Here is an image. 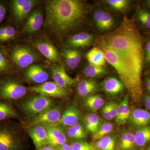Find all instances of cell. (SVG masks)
Masks as SVG:
<instances>
[{
    "instance_id": "cell-1",
    "label": "cell",
    "mask_w": 150,
    "mask_h": 150,
    "mask_svg": "<svg viewBox=\"0 0 150 150\" xmlns=\"http://www.w3.org/2000/svg\"><path fill=\"white\" fill-rule=\"evenodd\" d=\"M117 52L137 81L142 83L143 51L142 38L134 23L125 18L114 31L100 38Z\"/></svg>"
},
{
    "instance_id": "cell-2",
    "label": "cell",
    "mask_w": 150,
    "mask_h": 150,
    "mask_svg": "<svg viewBox=\"0 0 150 150\" xmlns=\"http://www.w3.org/2000/svg\"><path fill=\"white\" fill-rule=\"evenodd\" d=\"M86 10L78 0H50L46 2L45 25L56 35L74 29L83 20Z\"/></svg>"
},
{
    "instance_id": "cell-3",
    "label": "cell",
    "mask_w": 150,
    "mask_h": 150,
    "mask_svg": "<svg viewBox=\"0 0 150 150\" xmlns=\"http://www.w3.org/2000/svg\"><path fill=\"white\" fill-rule=\"evenodd\" d=\"M100 45L104 51L106 62L116 70L131 99L134 102H139L143 95L142 85L136 81L117 52L105 44L100 43Z\"/></svg>"
},
{
    "instance_id": "cell-4",
    "label": "cell",
    "mask_w": 150,
    "mask_h": 150,
    "mask_svg": "<svg viewBox=\"0 0 150 150\" xmlns=\"http://www.w3.org/2000/svg\"><path fill=\"white\" fill-rule=\"evenodd\" d=\"M23 144L17 129L11 124L0 122V150H23Z\"/></svg>"
},
{
    "instance_id": "cell-5",
    "label": "cell",
    "mask_w": 150,
    "mask_h": 150,
    "mask_svg": "<svg viewBox=\"0 0 150 150\" xmlns=\"http://www.w3.org/2000/svg\"><path fill=\"white\" fill-rule=\"evenodd\" d=\"M27 89L19 82L12 78L0 81V99L6 101L17 100L25 96Z\"/></svg>"
},
{
    "instance_id": "cell-6",
    "label": "cell",
    "mask_w": 150,
    "mask_h": 150,
    "mask_svg": "<svg viewBox=\"0 0 150 150\" xmlns=\"http://www.w3.org/2000/svg\"><path fill=\"white\" fill-rule=\"evenodd\" d=\"M54 105V101L50 98L39 95L22 103L21 108L25 115L34 117L52 108Z\"/></svg>"
},
{
    "instance_id": "cell-7",
    "label": "cell",
    "mask_w": 150,
    "mask_h": 150,
    "mask_svg": "<svg viewBox=\"0 0 150 150\" xmlns=\"http://www.w3.org/2000/svg\"><path fill=\"white\" fill-rule=\"evenodd\" d=\"M12 62L20 69L28 68L38 59V55L31 48L27 46H18L14 47L10 52Z\"/></svg>"
},
{
    "instance_id": "cell-8",
    "label": "cell",
    "mask_w": 150,
    "mask_h": 150,
    "mask_svg": "<svg viewBox=\"0 0 150 150\" xmlns=\"http://www.w3.org/2000/svg\"><path fill=\"white\" fill-rule=\"evenodd\" d=\"M62 115L61 108H52L34 117L30 122V126L31 127L36 125L56 126L60 121Z\"/></svg>"
},
{
    "instance_id": "cell-9",
    "label": "cell",
    "mask_w": 150,
    "mask_h": 150,
    "mask_svg": "<svg viewBox=\"0 0 150 150\" xmlns=\"http://www.w3.org/2000/svg\"><path fill=\"white\" fill-rule=\"evenodd\" d=\"M30 89L31 91L48 97H64L67 95L66 89L60 87L54 81H46L38 85L30 87Z\"/></svg>"
},
{
    "instance_id": "cell-10",
    "label": "cell",
    "mask_w": 150,
    "mask_h": 150,
    "mask_svg": "<svg viewBox=\"0 0 150 150\" xmlns=\"http://www.w3.org/2000/svg\"><path fill=\"white\" fill-rule=\"evenodd\" d=\"M37 1L34 0H14L11 3V9L15 18L22 21L26 18Z\"/></svg>"
},
{
    "instance_id": "cell-11",
    "label": "cell",
    "mask_w": 150,
    "mask_h": 150,
    "mask_svg": "<svg viewBox=\"0 0 150 150\" xmlns=\"http://www.w3.org/2000/svg\"><path fill=\"white\" fill-rule=\"evenodd\" d=\"M54 82L60 87L66 89L76 83V80L69 76L62 65H57L51 69Z\"/></svg>"
},
{
    "instance_id": "cell-12",
    "label": "cell",
    "mask_w": 150,
    "mask_h": 150,
    "mask_svg": "<svg viewBox=\"0 0 150 150\" xmlns=\"http://www.w3.org/2000/svg\"><path fill=\"white\" fill-rule=\"evenodd\" d=\"M45 126L47 130L48 145L59 147L66 143L67 137L62 128L56 126Z\"/></svg>"
},
{
    "instance_id": "cell-13",
    "label": "cell",
    "mask_w": 150,
    "mask_h": 150,
    "mask_svg": "<svg viewBox=\"0 0 150 150\" xmlns=\"http://www.w3.org/2000/svg\"><path fill=\"white\" fill-rule=\"evenodd\" d=\"M28 134L37 150L48 145L47 130L45 126H31L28 130Z\"/></svg>"
},
{
    "instance_id": "cell-14",
    "label": "cell",
    "mask_w": 150,
    "mask_h": 150,
    "mask_svg": "<svg viewBox=\"0 0 150 150\" xmlns=\"http://www.w3.org/2000/svg\"><path fill=\"white\" fill-rule=\"evenodd\" d=\"M24 76L27 80L39 84L47 81L48 79L47 72L42 67L35 64L28 67Z\"/></svg>"
},
{
    "instance_id": "cell-15",
    "label": "cell",
    "mask_w": 150,
    "mask_h": 150,
    "mask_svg": "<svg viewBox=\"0 0 150 150\" xmlns=\"http://www.w3.org/2000/svg\"><path fill=\"white\" fill-rule=\"evenodd\" d=\"M81 117L80 111L77 108L71 105L65 110L56 125L71 127L79 123Z\"/></svg>"
},
{
    "instance_id": "cell-16",
    "label": "cell",
    "mask_w": 150,
    "mask_h": 150,
    "mask_svg": "<svg viewBox=\"0 0 150 150\" xmlns=\"http://www.w3.org/2000/svg\"><path fill=\"white\" fill-rule=\"evenodd\" d=\"M129 120L132 126L139 129L149 126L150 112L141 108H136L131 112Z\"/></svg>"
},
{
    "instance_id": "cell-17",
    "label": "cell",
    "mask_w": 150,
    "mask_h": 150,
    "mask_svg": "<svg viewBox=\"0 0 150 150\" xmlns=\"http://www.w3.org/2000/svg\"><path fill=\"white\" fill-rule=\"evenodd\" d=\"M43 23L42 11L36 9L30 15L25 25L23 31L28 33L37 32L40 30Z\"/></svg>"
},
{
    "instance_id": "cell-18",
    "label": "cell",
    "mask_w": 150,
    "mask_h": 150,
    "mask_svg": "<svg viewBox=\"0 0 150 150\" xmlns=\"http://www.w3.org/2000/svg\"><path fill=\"white\" fill-rule=\"evenodd\" d=\"M35 46L43 56L51 62H57L60 60L59 52L51 42L40 40L35 43Z\"/></svg>"
},
{
    "instance_id": "cell-19",
    "label": "cell",
    "mask_w": 150,
    "mask_h": 150,
    "mask_svg": "<svg viewBox=\"0 0 150 150\" xmlns=\"http://www.w3.org/2000/svg\"><path fill=\"white\" fill-rule=\"evenodd\" d=\"M93 17L97 27L101 30L110 29L114 24L111 15L105 11H97L94 13Z\"/></svg>"
},
{
    "instance_id": "cell-20",
    "label": "cell",
    "mask_w": 150,
    "mask_h": 150,
    "mask_svg": "<svg viewBox=\"0 0 150 150\" xmlns=\"http://www.w3.org/2000/svg\"><path fill=\"white\" fill-rule=\"evenodd\" d=\"M93 40L91 34L86 32H81L73 35L68 41L69 46L75 48L84 47L89 46Z\"/></svg>"
},
{
    "instance_id": "cell-21",
    "label": "cell",
    "mask_w": 150,
    "mask_h": 150,
    "mask_svg": "<svg viewBox=\"0 0 150 150\" xmlns=\"http://www.w3.org/2000/svg\"><path fill=\"white\" fill-rule=\"evenodd\" d=\"M131 114L129 106V96L126 95L121 103L118 105L117 116L115 121L119 125H123L129 120Z\"/></svg>"
},
{
    "instance_id": "cell-22",
    "label": "cell",
    "mask_w": 150,
    "mask_h": 150,
    "mask_svg": "<svg viewBox=\"0 0 150 150\" xmlns=\"http://www.w3.org/2000/svg\"><path fill=\"white\" fill-rule=\"evenodd\" d=\"M103 86L105 91L110 95H116L121 93L124 86L121 81L115 77L108 78L103 81Z\"/></svg>"
},
{
    "instance_id": "cell-23",
    "label": "cell",
    "mask_w": 150,
    "mask_h": 150,
    "mask_svg": "<svg viewBox=\"0 0 150 150\" xmlns=\"http://www.w3.org/2000/svg\"><path fill=\"white\" fill-rule=\"evenodd\" d=\"M86 58L90 64L103 67L106 60L104 51L102 49L94 47L86 54Z\"/></svg>"
},
{
    "instance_id": "cell-24",
    "label": "cell",
    "mask_w": 150,
    "mask_h": 150,
    "mask_svg": "<svg viewBox=\"0 0 150 150\" xmlns=\"http://www.w3.org/2000/svg\"><path fill=\"white\" fill-rule=\"evenodd\" d=\"M18 118V113L10 103L6 100H0V122L11 118Z\"/></svg>"
},
{
    "instance_id": "cell-25",
    "label": "cell",
    "mask_w": 150,
    "mask_h": 150,
    "mask_svg": "<svg viewBox=\"0 0 150 150\" xmlns=\"http://www.w3.org/2000/svg\"><path fill=\"white\" fill-rule=\"evenodd\" d=\"M84 126L87 131L93 134L102 124V120L95 113H89L84 118Z\"/></svg>"
},
{
    "instance_id": "cell-26",
    "label": "cell",
    "mask_w": 150,
    "mask_h": 150,
    "mask_svg": "<svg viewBox=\"0 0 150 150\" xmlns=\"http://www.w3.org/2000/svg\"><path fill=\"white\" fill-rule=\"evenodd\" d=\"M64 56L66 64L70 69H76L80 63L81 54L77 50L67 49L64 52Z\"/></svg>"
},
{
    "instance_id": "cell-27",
    "label": "cell",
    "mask_w": 150,
    "mask_h": 150,
    "mask_svg": "<svg viewBox=\"0 0 150 150\" xmlns=\"http://www.w3.org/2000/svg\"><path fill=\"white\" fill-rule=\"evenodd\" d=\"M87 131L85 126L81 123H78L69 128L67 135L71 139L81 141L87 137Z\"/></svg>"
},
{
    "instance_id": "cell-28",
    "label": "cell",
    "mask_w": 150,
    "mask_h": 150,
    "mask_svg": "<svg viewBox=\"0 0 150 150\" xmlns=\"http://www.w3.org/2000/svg\"><path fill=\"white\" fill-rule=\"evenodd\" d=\"M136 145L142 147L150 142V126H148L137 129L135 134Z\"/></svg>"
},
{
    "instance_id": "cell-29",
    "label": "cell",
    "mask_w": 150,
    "mask_h": 150,
    "mask_svg": "<svg viewBox=\"0 0 150 150\" xmlns=\"http://www.w3.org/2000/svg\"><path fill=\"white\" fill-rule=\"evenodd\" d=\"M85 106L93 112H96L103 106L104 100L102 98L98 95H90L85 99Z\"/></svg>"
},
{
    "instance_id": "cell-30",
    "label": "cell",
    "mask_w": 150,
    "mask_h": 150,
    "mask_svg": "<svg viewBox=\"0 0 150 150\" xmlns=\"http://www.w3.org/2000/svg\"><path fill=\"white\" fill-rule=\"evenodd\" d=\"M83 72L85 75L88 77L95 78L104 75L106 71L103 67L89 64L85 68Z\"/></svg>"
},
{
    "instance_id": "cell-31",
    "label": "cell",
    "mask_w": 150,
    "mask_h": 150,
    "mask_svg": "<svg viewBox=\"0 0 150 150\" xmlns=\"http://www.w3.org/2000/svg\"><path fill=\"white\" fill-rule=\"evenodd\" d=\"M113 129V125L109 122H105L101 126L95 134H93V140L98 141L103 137L107 136Z\"/></svg>"
},
{
    "instance_id": "cell-32",
    "label": "cell",
    "mask_w": 150,
    "mask_h": 150,
    "mask_svg": "<svg viewBox=\"0 0 150 150\" xmlns=\"http://www.w3.org/2000/svg\"><path fill=\"white\" fill-rule=\"evenodd\" d=\"M100 143L99 150H114L115 141L112 136H106L99 140Z\"/></svg>"
},
{
    "instance_id": "cell-33",
    "label": "cell",
    "mask_w": 150,
    "mask_h": 150,
    "mask_svg": "<svg viewBox=\"0 0 150 150\" xmlns=\"http://www.w3.org/2000/svg\"><path fill=\"white\" fill-rule=\"evenodd\" d=\"M71 145L74 150H95V148L92 145L82 140L76 141Z\"/></svg>"
},
{
    "instance_id": "cell-34",
    "label": "cell",
    "mask_w": 150,
    "mask_h": 150,
    "mask_svg": "<svg viewBox=\"0 0 150 150\" xmlns=\"http://www.w3.org/2000/svg\"><path fill=\"white\" fill-rule=\"evenodd\" d=\"M106 2L112 8L117 10H122L128 6L129 1L126 0H108Z\"/></svg>"
},
{
    "instance_id": "cell-35",
    "label": "cell",
    "mask_w": 150,
    "mask_h": 150,
    "mask_svg": "<svg viewBox=\"0 0 150 150\" xmlns=\"http://www.w3.org/2000/svg\"><path fill=\"white\" fill-rule=\"evenodd\" d=\"M10 68L11 66L8 60L2 50L0 48V74L6 72Z\"/></svg>"
},
{
    "instance_id": "cell-36",
    "label": "cell",
    "mask_w": 150,
    "mask_h": 150,
    "mask_svg": "<svg viewBox=\"0 0 150 150\" xmlns=\"http://www.w3.org/2000/svg\"><path fill=\"white\" fill-rule=\"evenodd\" d=\"M138 18L142 24L150 29V13L145 10L140 11L138 13Z\"/></svg>"
},
{
    "instance_id": "cell-37",
    "label": "cell",
    "mask_w": 150,
    "mask_h": 150,
    "mask_svg": "<svg viewBox=\"0 0 150 150\" xmlns=\"http://www.w3.org/2000/svg\"><path fill=\"white\" fill-rule=\"evenodd\" d=\"M96 85H97L96 83L93 80H83L80 81L78 84L77 90L78 91H79L88 88L89 87Z\"/></svg>"
},
{
    "instance_id": "cell-38",
    "label": "cell",
    "mask_w": 150,
    "mask_h": 150,
    "mask_svg": "<svg viewBox=\"0 0 150 150\" xmlns=\"http://www.w3.org/2000/svg\"><path fill=\"white\" fill-rule=\"evenodd\" d=\"M108 111L112 119L115 118L117 116L118 104L114 102H109L106 104Z\"/></svg>"
},
{
    "instance_id": "cell-39",
    "label": "cell",
    "mask_w": 150,
    "mask_h": 150,
    "mask_svg": "<svg viewBox=\"0 0 150 150\" xmlns=\"http://www.w3.org/2000/svg\"><path fill=\"white\" fill-rule=\"evenodd\" d=\"M128 136V144L127 150H132L136 145V138L135 135L130 132H127Z\"/></svg>"
},
{
    "instance_id": "cell-40",
    "label": "cell",
    "mask_w": 150,
    "mask_h": 150,
    "mask_svg": "<svg viewBox=\"0 0 150 150\" xmlns=\"http://www.w3.org/2000/svg\"><path fill=\"white\" fill-rule=\"evenodd\" d=\"M97 89V85H96L91 86L87 88L83 89L81 90L78 91L79 95L81 96H87L90 95L91 94L93 93Z\"/></svg>"
},
{
    "instance_id": "cell-41",
    "label": "cell",
    "mask_w": 150,
    "mask_h": 150,
    "mask_svg": "<svg viewBox=\"0 0 150 150\" xmlns=\"http://www.w3.org/2000/svg\"><path fill=\"white\" fill-rule=\"evenodd\" d=\"M16 33V31L14 28L11 26H6V31L4 42L12 39L15 36Z\"/></svg>"
},
{
    "instance_id": "cell-42",
    "label": "cell",
    "mask_w": 150,
    "mask_h": 150,
    "mask_svg": "<svg viewBox=\"0 0 150 150\" xmlns=\"http://www.w3.org/2000/svg\"><path fill=\"white\" fill-rule=\"evenodd\" d=\"M127 144H128V136H127V132H123L122 133L121 137V150H127Z\"/></svg>"
},
{
    "instance_id": "cell-43",
    "label": "cell",
    "mask_w": 150,
    "mask_h": 150,
    "mask_svg": "<svg viewBox=\"0 0 150 150\" xmlns=\"http://www.w3.org/2000/svg\"><path fill=\"white\" fill-rule=\"evenodd\" d=\"M102 114L103 116V117L106 120H108V121H110V120H112V118H111V116H110L106 104L103 107Z\"/></svg>"
},
{
    "instance_id": "cell-44",
    "label": "cell",
    "mask_w": 150,
    "mask_h": 150,
    "mask_svg": "<svg viewBox=\"0 0 150 150\" xmlns=\"http://www.w3.org/2000/svg\"><path fill=\"white\" fill-rule=\"evenodd\" d=\"M6 14V9L4 6L0 4V23L5 18Z\"/></svg>"
},
{
    "instance_id": "cell-45",
    "label": "cell",
    "mask_w": 150,
    "mask_h": 150,
    "mask_svg": "<svg viewBox=\"0 0 150 150\" xmlns=\"http://www.w3.org/2000/svg\"><path fill=\"white\" fill-rule=\"evenodd\" d=\"M6 26L0 28V42H4L6 36Z\"/></svg>"
},
{
    "instance_id": "cell-46",
    "label": "cell",
    "mask_w": 150,
    "mask_h": 150,
    "mask_svg": "<svg viewBox=\"0 0 150 150\" xmlns=\"http://www.w3.org/2000/svg\"><path fill=\"white\" fill-rule=\"evenodd\" d=\"M59 148L60 150H74L71 145L65 143V144L59 146Z\"/></svg>"
},
{
    "instance_id": "cell-47",
    "label": "cell",
    "mask_w": 150,
    "mask_h": 150,
    "mask_svg": "<svg viewBox=\"0 0 150 150\" xmlns=\"http://www.w3.org/2000/svg\"><path fill=\"white\" fill-rule=\"evenodd\" d=\"M144 102L146 108L148 110H150V96L145 97Z\"/></svg>"
},
{
    "instance_id": "cell-48",
    "label": "cell",
    "mask_w": 150,
    "mask_h": 150,
    "mask_svg": "<svg viewBox=\"0 0 150 150\" xmlns=\"http://www.w3.org/2000/svg\"><path fill=\"white\" fill-rule=\"evenodd\" d=\"M146 59L148 62L150 63V40L148 42L146 48Z\"/></svg>"
},
{
    "instance_id": "cell-49",
    "label": "cell",
    "mask_w": 150,
    "mask_h": 150,
    "mask_svg": "<svg viewBox=\"0 0 150 150\" xmlns=\"http://www.w3.org/2000/svg\"><path fill=\"white\" fill-rule=\"evenodd\" d=\"M38 150H56L54 147L52 146H49V145H46L44 146Z\"/></svg>"
},
{
    "instance_id": "cell-50",
    "label": "cell",
    "mask_w": 150,
    "mask_h": 150,
    "mask_svg": "<svg viewBox=\"0 0 150 150\" xmlns=\"http://www.w3.org/2000/svg\"><path fill=\"white\" fill-rule=\"evenodd\" d=\"M146 86L147 88H150V79H148L147 80Z\"/></svg>"
},
{
    "instance_id": "cell-51",
    "label": "cell",
    "mask_w": 150,
    "mask_h": 150,
    "mask_svg": "<svg viewBox=\"0 0 150 150\" xmlns=\"http://www.w3.org/2000/svg\"><path fill=\"white\" fill-rule=\"evenodd\" d=\"M148 4H149V6H150V1H148Z\"/></svg>"
},
{
    "instance_id": "cell-52",
    "label": "cell",
    "mask_w": 150,
    "mask_h": 150,
    "mask_svg": "<svg viewBox=\"0 0 150 150\" xmlns=\"http://www.w3.org/2000/svg\"><path fill=\"white\" fill-rule=\"evenodd\" d=\"M148 91H149V93H150V88H147Z\"/></svg>"
},
{
    "instance_id": "cell-53",
    "label": "cell",
    "mask_w": 150,
    "mask_h": 150,
    "mask_svg": "<svg viewBox=\"0 0 150 150\" xmlns=\"http://www.w3.org/2000/svg\"><path fill=\"white\" fill-rule=\"evenodd\" d=\"M149 150H150V147H149Z\"/></svg>"
},
{
    "instance_id": "cell-54",
    "label": "cell",
    "mask_w": 150,
    "mask_h": 150,
    "mask_svg": "<svg viewBox=\"0 0 150 150\" xmlns=\"http://www.w3.org/2000/svg\"></svg>"
},
{
    "instance_id": "cell-55",
    "label": "cell",
    "mask_w": 150,
    "mask_h": 150,
    "mask_svg": "<svg viewBox=\"0 0 150 150\" xmlns=\"http://www.w3.org/2000/svg\"></svg>"
}]
</instances>
